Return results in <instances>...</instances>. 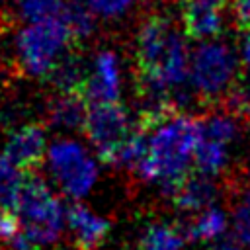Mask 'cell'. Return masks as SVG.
Masks as SVG:
<instances>
[{
	"instance_id": "cell-1",
	"label": "cell",
	"mask_w": 250,
	"mask_h": 250,
	"mask_svg": "<svg viewBox=\"0 0 250 250\" xmlns=\"http://www.w3.org/2000/svg\"><path fill=\"white\" fill-rule=\"evenodd\" d=\"M141 125L146 131V152L135 172L172 195L188 178L201 141V121L174 109L156 119L141 117Z\"/></svg>"
},
{
	"instance_id": "cell-2",
	"label": "cell",
	"mask_w": 250,
	"mask_h": 250,
	"mask_svg": "<svg viewBox=\"0 0 250 250\" xmlns=\"http://www.w3.org/2000/svg\"><path fill=\"white\" fill-rule=\"evenodd\" d=\"M16 217L20 221V232L8 244L20 250H37L47 248L61 238L66 211L43 178L25 176Z\"/></svg>"
},
{
	"instance_id": "cell-3",
	"label": "cell",
	"mask_w": 250,
	"mask_h": 250,
	"mask_svg": "<svg viewBox=\"0 0 250 250\" xmlns=\"http://www.w3.org/2000/svg\"><path fill=\"white\" fill-rule=\"evenodd\" d=\"M72 41L64 18L27 23L16 41L18 61L29 76L51 74L53 68L64 59V51Z\"/></svg>"
},
{
	"instance_id": "cell-4",
	"label": "cell",
	"mask_w": 250,
	"mask_h": 250,
	"mask_svg": "<svg viewBox=\"0 0 250 250\" xmlns=\"http://www.w3.org/2000/svg\"><path fill=\"white\" fill-rule=\"evenodd\" d=\"M236 53L229 43L203 41L189 57V82L205 100H217L234 86Z\"/></svg>"
},
{
	"instance_id": "cell-5",
	"label": "cell",
	"mask_w": 250,
	"mask_h": 250,
	"mask_svg": "<svg viewBox=\"0 0 250 250\" xmlns=\"http://www.w3.org/2000/svg\"><path fill=\"white\" fill-rule=\"evenodd\" d=\"M47 162L57 186L72 199L84 197L96 184L98 166L94 158L72 139L55 141L47 150Z\"/></svg>"
},
{
	"instance_id": "cell-6",
	"label": "cell",
	"mask_w": 250,
	"mask_h": 250,
	"mask_svg": "<svg viewBox=\"0 0 250 250\" xmlns=\"http://www.w3.org/2000/svg\"><path fill=\"white\" fill-rule=\"evenodd\" d=\"M137 127H133L129 113L117 102L92 104L86 115L84 133L98 156L105 164H113L117 152L127 143Z\"/></svg>"
},
{
	"instance_id": "cell-7",
	"label": "cell",
	"mask_w": 250,
	"mask_h": 250,
	"mask_svg": "<svg viewBox=\"0 0 250 250\" xmlns=\"http://www.w3.org/2000/svg\"><path fill=\"white\" fill-rule=\"evenodd\" d=\"M86 102L92 104H109L117 102L121 94V72L115 53L111 51H100L92 66L86 74V82L80 92Z\"/></svg>"
},
{
	"instance_id": "cell-8",
	"label": "cell",
	"mask_w": 250,
	"mask_h": 250,
	"mask_svg": "<svg viewBox=\"0 0 250 250\" xmlns=\"http://www.w3.org/2000/svg\"><path fill=\"white\" fill-rule=\"evenodd\" d=\"M45 148H47L45 131L39 125H23L10 135L4 154L21 170H29L41 164L45 156Z\"/></svg>"
},
{
	"instance_id": "cell-9",
	"label": "cell",
	"mask_w": 250,
	"mask_h": 250,
	"mask_svg": "<svg viewBox=\"0 0 250 250\" xmlns=\"http://www.w3.org/2000/svg\"><path fill=\"white\" fill-rule=\"evenodd\" d=\"M66 223L74 244L80 250H96L109 232V221L96 215L82 203H72L66 209Z\"/></svg>"
},
{
	"instance_id": "cell-10",
	"label": "cell",
	"mask_w": 250,
	"mask_h": 250,
	"mask_svg": "<svg viewBox=\"0 0 250 250\" xmlns=\"http://www.w3.org/2000/svg\"><path fill=\"white\" fill-rule=\"evenodd\" d=\"M217 193L219 188L211 182V178L197 174V176H188L172 193V197H174V205L180 211L199 213L213 205Z\"/></svg>"
},
{
	"instance_id": "cell-11",
	"label": "cell",
	"mask_w": 250,
	"mask_h": 250,
	"mask_svg": "<svg viewBox=\"0 0 250 250\" xmlns=\"http://www.w3.org/2000/svg\"><path fill=\"white\" fill-rule=\"evenodd\" d=\"M88 102L78 92H61L59 98L51 102L49 107V119L55 127L61 129H84L86 115H88Z\"/></svg>"
},
{
	"instance_id": "cell-12",
	"label": "cell",
	"mask_w": 250,
	"mask_h": 250,
	"mask_svg": "<svg viewBox=\"0 0 250 250\" xmlns=\"http://www.w3.org/2000/svg\"><path fill=\"white\" fill-rule=\"evenodd\" d=\"M227 229V215L219 207H207L186 225V236L195 242H213Z\"/></svg>"
},
{
	"instance_id": "cell-13",
	"label": "cell",
	"mask_w": 250,
	"mask_h": 250,
	"mask_svg": "<svg viewBox=\"0 0 250 250\" xmlns=\"http://www.w3.org/2000/svg\"><path fill=\"white\" fill-rule=\"evenodd\" d=\"M25 174L6 154H0V211L16 213Z\"/></svg>"
},
{
	"instance_id": "cell-14",
	"label": "cell",
	"mask_w": 250,
	"mask_h": 250,
	"mask_svg": "<svg viewBox=\"0 0 250 250\" xmlns=\"http://www.w3.org/2000/svg\"><path fill=\"white\" fill-rule=\"evenodd\" d=\"M229 162V145L207 139L201 135V141L197 145L195 156H193V164L197 174L203 176H217Z\"/></svg>"
},
{
	"instance_id": "cell-15",
	"label": "cell",
	"mask_w": 250,
	"mask_h": 250,
	"mask_svg": "<svg viewBox=\"0 0 250 250\" xmlns=\"http://www.w3.org/2000/svg\"><path fill=\"white\" fill-rule=\"evenodd\" d=\"M184 236L168 223H152L145 229L139 250H184Z\"/></svg>"
},
{
	"instance_id": "cell-16",
	"label": "cell",
	"mask_w": 250,
	"mask_h": 250,
	"mask_svg": "<svg viewBox=\"0 0 250 250\" xmlns=\"http://www.w3.org/2000/svg\"><path fill=\"white\" fill-rule=\"evenodd\" d=\"M68 29H70V35H72V41H84L88 39L92 33H94V27H96V14L90 10V6L80 0H74V2H66V8H64V14H62Z\"/></svg>"
},
{
	"instance_id": "cell-17",
	"label": "cell",
	"mask_w": 250,
	"mask_h": 250,
	"mask_svg": "<svg viewBox=\"0 0 250 250\" xmlns=\"http://www.w3.org/2000/svg\"><path fill=\"white\" fill-rule=\"evenodd\" d=\"M88 70L74 59V57H64L49 74L53 84L61 92H82V86L86 82Z\"/></svg>"
},
{
	"instance_id": "cell-18",
	"label": "cell",
	"mask_w": 250,
	"mask_h": 250,
	"mask_svg": "<svg viewBox=\"0 0 250 250\" xmlns=\"http://www.w3.org/2000/svg\"><path fill=\"white\" fill-rule=\"evenodd\" d=\"M18 14L27 23L47 21L55 18H62L66 2L64 0H16Z\"/></svg>"
},
{
	"instance_id": "cell-19",
	"label": "cell",
	"mask_w": 250,
	"mask_h": 250,
	"mask_svg": "<svg viewBox=\"0 0 250 250\" xmlns=\"http://www.w3.org/2000/svg\"><path fill=\"white\" fill-rule=\"evenodd\" d=\"M201 135L225 145H230L238 139L240 127L232 113H213L205 121H201Z\"/></svg>"
},
{
	"instance_id": "cell-20",
	"label": "cell",
	"mask_w": 250,
	"mask_h": 250,
	"mask_svg": "<svg viewBox=\"0 0 250 250\" xmlns=\"http://www.w3.org/2000/svg\"><path fill=\"white\" fill-rule=\"evenodd\" d=\"M137 0H86L90 10L104 20H117L125 16Z\"/></svg>"
},
{
	"instance_id": "cell-21",
	"label": "cell",
	"mask_w": 250,
	"mask_h": 250,
	"mask_svg": "<svg viewBox=\"0 0 250 250\" xmlns=\"http://www.w3.org/2000/svg\"><path fill=\"white\" fill-rule=\"evenodd\" d=\"M234 232H236V238L250 248V209L240 203L234 211Z\"/></svg>"
},
{
	"instance_id": "cell-22",
	"label": "cell",
	"mask_w": 250,
	"mask_h": 250,
	"mask_svg": "<svg viewBox=\"0 0 250 250\" xmlns=\"http://www.w3.org/2000/svg\"><path fill=\"white\" fill-rule=\"evenodd\" d=\"M232 21L240 31L250 33V0H232Z\"/></svg>"
},
{
	"instance_id": "cell-23",
	"label": "cell",
	"mask_w": 250,
	"mask_h": 250,
	"mask_svg": "<svg viewBox=\"0 0 250 250\" xmlns=\"http://www.w3.org/2000/svg\"><path fill=\"white\" fill-rule=\"evenodd\" d=\"M207 250H242L238 244H234L232 240H219L215 244H211Z\"/></svg>"
},
{
	"instance_id": "cell-24",
	"label": "cell",
	"mask_w": 250,
	"mask_h": 250,
	"mask_svg": "<svg viewBox=\"0 0 250 250\" xmlns=\"http://www.w3.org/2000/svg\"><path fill=\"white\" fill-rule=\"evenodd\" d=\"M242 59H244V62L250 66V33H248V37H246V43H244V51H242Z\"/></svg>"
},
{
	"instance_id": "cell-25",
	"label": "cell",
	"mask_w": 250,
	"mask_h": 250,
	"mask_svg": "<svg viewBox=\"0 0 250 250\" xmlns=\"http://www.w3.org/2000/svg\"><path fill=\"white\" fill-rule=\"evenodd\" d=\"M8 250H20V248H14V246H10V248H8Z\"/></svg>"
}]
</instances>
